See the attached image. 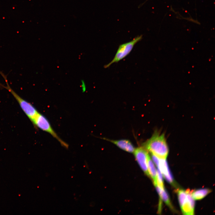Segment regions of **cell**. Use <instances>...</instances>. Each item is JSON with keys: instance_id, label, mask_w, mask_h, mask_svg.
<instances>
[{"instance_id": "cell-1", "label": "cell", "mask_w": 215, "mask_h": 215, "mask_svg": "<svg viewBox=\"0 0 215 215\" xmlns=\"http://www.w3.org/2000/svg\"><path fill=\"white\" fill-rule=\"evenodd\" d=\"M143 147L152 154L160 159H166L168 153V146L164 134L156 131L143 144Z\"/></svg>"}, {"instance_id": "cell-2", "label": "cell", "mask_w": 215, "mask_h": 215, "mask_svg": "<svg viewBox=\"0 0 215 215\" xmlns=\"http://www.w3.org/2000/svg\"><path fill=\"white\" fill-rule=\"evenodd\" d=\"M0 74L5 80L7 85L5 86L0 83V86L8 90L12 94L22 110L32 122L39 112L32 104L21 98L11 88L9 85L6 76L3 73L0 71Z\"/></svg>"}, {"instance_id": "cell-3", "label": "cell", "mask_w": 215, "mask_h": 215, "mask_svg": "<svg viewBox=\"0 0 215 215\" xmlns=\"http://www.w3.org/2000/svg\"><path fill=\"white\" fill-rule=\"evenodd\" d=\"M31 122L35 127L50 134L57 140L62 146L68 148V144L58 135L48 119L44 115L39 112Z\"/></svg>"}, {"instance_id": "cell-4", "label": "cell", "mask_w": 215, "mask_h": 215, "mask_svg": "<svg viewBox=\"0 0 215 215\" xmlns=\"http://www.w3.org/2000/svg\"><path fill=\"white\" fill-rule=\"evenodd\" d=\"M192 191L189 189L177 191L179 201L182 212L183 214L193 215L195 202L191 195Z\"/></svg>"}, {"instance_id": "cell-5", "label": "cell", "mask_w": 215, "mask_h": 215, "mask_svg": "<svg viewBox=\"0 0 215 215\" xmlns=\"http://www.w3.org/2000/svg\"><path fill=\"white\" fill-rule=\"evenodd\" d=\"M142 38V35L139 36L132 41L120 45L113 59L108 64L105 65L104 67L108 68L112 64L118 62L125 57L130 53L135 44L141 41Z\"/></svg>"}, {"instance_id": "cell-6", "label": "cell", "mask_w": 215, "mask_h": 215, "mask_svg": "<svg viewBox=\"0 0 215 215\" xmlns=\"http://www.w3.org/2000/svg\"><path fill=\"white\" fill-rule=\"evenodd\" d=\"M133 153L142 169L146 175L149 176L148 168V159L149 156L148 151L142 146L135 149Z\"/></svg>"}, {"instance_id": "cell-7", "label": "cell", "mask_w": 215, "mask_h": 215, "mask_svg": "<svg viewBox=\"0 0 215 215\" xmlns=\"http://www.w3.org/2000/svg\"><path fill=\"white\" fill-rule=\"evenodd\" d=\"M104 139L114 144L120 149L128 152L133 153L135 150V148L132 144L128 139L113 140L106 138Z\"/></svg>"}, {"instance_id": "cell-8", "label": "cell", "mask_w": 215, "mask_h": 215, "mask_svg": "<svg viewBox=\"0 0 215 215\" xmlns=\"http://www.w3.org/2000/svg\"><path fill=\"white\" fill-rule=\"evenodd\" d=\"M157 167L167 180L170 183H172L173 179L170 172L166 159L159 158V162Z\"/></svg>"}, {"instance_id": "cell-9", "label": "cell", "mask_w": 215, "mask_h": 215, "mask_svg": "<svg viewBox=\"0 0 215 215\" xmlns=\"http://www.w3.org/2000/svg\"><path fill=\"white\" fill-rule=\"evenodd\" d=\"M148 168L149 176L152 179L154 185L157 184V172L154 163L149 156L148 159Z\"/></svg>"}, {"instance_id": "cell-10", "label": "cell", "mask_w": 215, "mask_h": 215, "mask_svg": "<svg viewBox=\"0 0 215 215\" xmlns=\"http://www.w3.org/2000/svg\"><path fill=\"white\" fill-rule=\"evenodd\" d=\"M211 192L210 190L206 189H200L195 191H192L191 195L194 200L201 199Z\"/></svg>"}, {"instance_id": "cell-11", "label": "cell", "mask_w": 215, "mask_h": 215, "mask_svg": "<svg viewBox=\"0 0 215 215\" xmlns=\"http://www.w3.org/2000/svg\"><path fill=\"white\" fill-rule=\"evenodd\" d=\"M160 198L171 208H172L168 196L164 189L157 185H155Z\"/></svg>"}, {"instance_id": "cell-12", "label": "cell", "mask_w": 215, "mask_h": 215, "mask_svg": "<svg viewBox=\"0 0 215 215\" xmlns=\"http://www.w3.org/2000/svg\"><path fill=\"white\" fill-rule=\"evenodd\" d=\"M157 185L161 188H164L162 173L158 169L157 170Z\"/></svg>"}, {"instance_id": "cell-13", "label": "cell", "mask_w": 215, "mask_h": 215, "mask_svg": "<svg viewBox=\"0 0 215 215\" xmlns=\"http://www.w3.org/2000/svg\"><path fill=\"white\" fill-rule=\"evenodd\" d=\"M81 86L82 91L84 92L86 90V87L85 83L84 81H82V82Z\"/></svg>"}]
</instances>
